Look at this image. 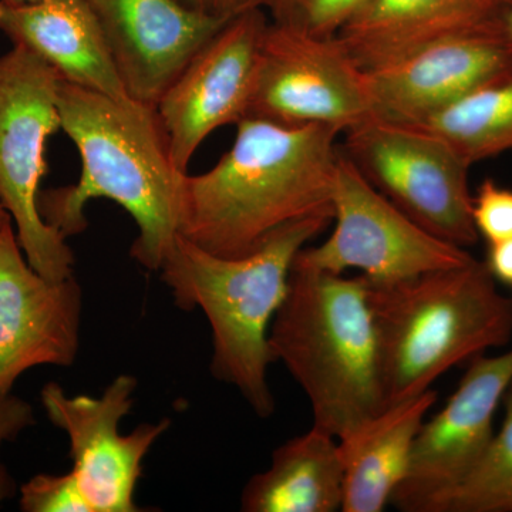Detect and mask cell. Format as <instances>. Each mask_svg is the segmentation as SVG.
Wrapping results in <instances>:
<instances>
[{"label": "cell", "mask_w": 512, "mask_h": 512, "mask_svg": "<svg viewBox=\"0 0 512 512\" xmlns=\"http://www.w3.org/2000/svg\"><path fill=\"white\" fill-rule=\"evenodd\" d=\"M57 106L62 130L82 158V175L77 184L40 191L43 220L67 239L89 225L84 208L90 201H114L138 228L131 258L160 271L180 235L188 173L174 163L156 107L63 79Z\"/></svg>", "instance_id": "1"}, {"label": "cell", "mask_w": 512, "mask_h": 512, "mask_svg": "<svg viewBox=\"0 0 512 512\" xmlns=\"http://www.w3.org/2000/svg\"><path fill=\"white\" fill-rule=\"evenodd\" d=\"M339 134L245 117L221 160L185 177L180 234L211 254L237 258L292 222L333 218Z\"/></svg>", "instance_id": "2"}, {"label": "cell", "mask_w": 512, "mask_h": 512, "mask_svg": "<svg viewBox=\"0 0 512 512\" xmlns=\"http://www.w3.org/2000/svg\"><path fill=\"white\" fill-rule=\"evenodd\" d=\"M332 217L292 222L251 254L225 258L188 241L175 239L161 265V281L175 305L200 308L210 322L215 379L235 387L262 419L274 416L268 384L272 360L269 329L288 289L296 255L329 227Z\"/></svg>", "instance_id": "3"}, {"label": "cell", "mask_w": 512, "mask_h": 512, "mask_svg": "<svg viewBox=\"0 0 512 512\" xmlns=\"http://www.w3.org/2000/svg\"><path fill=\"white\" fill-rule=\"evenodd\" d=\"M268 340L311 402L316 429L342 440L386 409L366 276L293 261Z\"/></svg>", "instance_id": "4"}, {"label": "cell", "mask_w": 512, "mask_h": 512, "mask_svg": "<svg viewBox=\"0 0 512 512\" xmlns=\"http://www.w3.org/2000/svg\"><path fill=\"white\" fill-rule=\"evenodd\" d=\"M367 298L386 406L427 392L454 366L512 339V296L477 259L402 281L367 279Z\"/></svg>", "instance_id": "5"}, {"label": "cell", "mask_w": 512, "mask_h": 512, "mask_svg": "<svg viewBox=\"0 0 512 512\" xmlns=\"http://www.w3.org/2000/svg\"><path fill=\"white\" fill-rule=\"evenodd\" d=\"M60 79L26 47L13 46L0 56V201L29 265L50 281L73 276L76 261L67 239L43 220L37 205L47 173V140L62 130Z\"/></svg>", "instance_id": "6"}, {"label": "cell", "mask_w": 512, "mask_h": 512, "mask_svg": "<svg viewBox=\"0 0 512 512\" xmlns=\"http://www.w3.org/2000/svg\"><path fill=\"white\" fill-rule=\"evenodd\" d=\"M345 134L342 153L407 217L458 247L477 244L471 164L444 138L379 119L357 124Z\"/></svg>", "instance_id": "7"}, {"label": "cell", "mask_w": 512, "mask_h": 512, "mask_svg": "<svg viewBox=\"0 0 512 512\" xmlns=\"http://www.w3.org/2000/svg\"><path fill=\"white\" fill-rule=\"evenodd\" d=\"M245 117L345 133L375 116L366 72L338 37L269 22Z\"/></svg>", "instance_id": "8"}, {"label": "cell", "mask_w": 512, "mask_h": 512, "mask_svg": "<svg viewBox=\"0 0 512 512\" xmlns=\"http://www.w3.org/2000/svg\"><path fill=\"white\" fill-rule=\"evenodd\" d=\"M332 234L319 247L302 248L295 262L345 274L357 269L370 281L393 282L473 262L467 248L421 228L360 174L339 151L333 192Z\"/></svg>", "instance_id": "9"}, {"label": "cell", "mask_w": 512, "mask_h": 512, "mask_svg": "<svg viewBox=\"0 0 512 512\" xmlns=\"http://www.w3.org/2000/svg\"><path fill=\"white\" fill-rule=\"evenodd\" d=\"M138 382L120 375L100 397L67 396L59 383H47L40 393L49 420L67 434L72 473L93 512H138L134 494L143 460L170 429L171 420L140 424L120 434V421L131 412Z\"/></svg>", "instance_id": "10"}, {"label": "cell", "mask_w": 512, "mask_h": 512, "mask_svg": "<svg viewBox=\"0 0 512 512\" xmlns=\"http://www.w3.org/2000/svg\"><path fill=\"white\" fill-rule=\"evenodd\" d=\"M268 23L262 6L232 16L158 101L156 110L171 156L185 173L198 148L215 130L237 126L247 116Z\"/></svg>", "instance_id": "11"}, {"label": "cell", "mask_w": 512, "mask_h": 512, "mask_svg": "<svg viewBox=\"0 0 512 512\" xmlns=\"http://www.w3.org/2000/svg\"><path fill=\"white\" fill-rule=\"evenodd\" d=\"M512 383V348L477 356L433 419L414 441L403 483L392 497L404 512H431L434 504L471 473L495 434V414Z\"/></svg>", "instance_id": "12"}, {"label": "cell", "mask_w": 512, "mask_h": 512, "mask_svg": "<svg viewBox=\"0 0 512 512\" xmlns=\"http://www.w3.org/2000/svg\"><path fill=\"white\" fill-rule=\"evenodd\" d=\"M83 292L73 276L37 274L13 225L0 234V396L32 367H69L80 349Z\"/></svg>", "instance_id": "13"}, {"label": "cell", "mask_w": 512, "mask_h": 512, "mask_svg": "<svg viewBox=\"0 0 512 512\" xmlns=\"http://www.w3.org/2000/svg\"><path fill=\"white\" fill-rule=\"evenodd\" d=\"M373 119L417 126L471 94L512 80L507 33L454 37L366 72Z\"/></svg>", "instance_id": "14"}, {"label": "cell", "mask_w": 512, "mask_h": 512, "mask_svg": "<svg viewBox=\"0 0 512 512\" xmlns=\"http://www.w3.org/2000/svg\"><path fill=\"white\" fill-rule=\"evenodd\" d=\"M128 97L157 107L229 16L180 0H89Z\"/></svg>", "instance_id": "15"}, {"label": "cell", "mask_w": 512, "mask_h": 512, "mask_svg": "<svg viewBox=\"0 0 512 512\" xmlns=\"http://www.w3.org/2000/svg\"><path fill=\"white\" fill-rule=\"evenodd\" d=\"M501 0H366L338 39L360 69H380L454 37L505 33Z\"/></svg>", "instance_id": "16"}, {"label": "cell", "mask_w": 512, "mask_h": 512, "mask_svg": "<svg viewBox=\"0 0 512 512\" xmlns=\"http://www.w3.org/2000/svg\"><path fill=\"white\" fill-rule=\"evenodd\" d=\"M0 30L52 66L66 82L128 97L100 20L89 0H0Z\"/></svg>", "instance_id": "17"}, {"label": "cell", "mask_w": 512, "mask_h": 512, "mask_svg": "<svg viewBox=\"0 0 512 512\" xmlns=\"http://www.w3.org/2000/svg\"><path fill=\"white\" fill-rule=\"evenodd\" d=\"M437 392L390 404L345 439L338 440L345 490L343 512H382L409 468L414 441Z\"/></svg>", "instance_id": "18"}, {"label": "cell", "mask_w": 512, "mask_h": 512, "mask_svg": "<svg viewBox=\"0 0 512 512\" xmlns=\"http://www.w3.org/2000/svg\"><path fill=\"white\" fill-rule=\"evenodd\" d=\"M345 473L339 443L312 427L272 453L271 466L255 474L241 495L245 512L342 510Z\"/></svg>", "instance_id": "19"}, {"label": "cell", "mask_w": 512, "mask_h": 512, "mask_svg": "<svg viewBox=\"0 0 512 512\" xmlns=\"http://www.w3.org/2000/svg\"><path fill=\"white\" fill-rule=\"evenodd\" d=\"M414 127L444 138L471 165L510 151L512 80L471 94Z\"/></svg>", "instance_id": "20"}, {"label": "cell", "mask_w": 512, "mask_h": 512, "mask_svg": "<svg viewBox=\"0 0 512 512\" xmlns=\"http://www.w3.org/2000/svg\"><path fill=\"white\" fill-rule=\"evenodd\" d=\"M503 404V424L484 456L431 512H512V383Z\"/></svg>", "instance_id": "21"}, {"label": "cell", "mask_w": 512, "mask_h": 512, "mask_svg": "<svg viewBox=\"0 0 512 512\" xmlns=\"http://www.w3.org/2000/svg\"><path fill=\"white\" fill-rule=\"evenodd\" d=\"M366 0H259L272 23L332 37L362 8Z\"/></svg>", "instance_id": "22"}, {"label": "cell", "mask_w": 512, "mask_h": 512, "mask_svg": "<svg viewBox=\"0 0 512 512\" xmlns=\"http://www.w3.org/2000/svg\"><path fill=\"white\" fill-rule=\"evenodd\" d=\"M25 512H93L72 471L60 476L39 474L20 487Z\"/></svg>", "instance_id": "23"}, {"label": "cell", "mask_w": 512, "mask_h": 512, "mask_svg": "<svg viewBox=\"0 0 512 512\" xmlns=\"http://www.w3.org/2000/svg\"><path fill=\"white\" fill-rule=\"evenodd\" d=\"M474 228L487 244L512 238V190L485 178L473 195Z\"/></svg>", "instance_id": "24"}, {"label": "cell", "mask_w": 512, "mask_h": 512, "mask_svg": "<svg viewBox=\"0 0 512 512\" xmlns=\"http://www.w3.org/2000/svg\"><path fill=\"white\" fill-rule=\"evenodd\" d=\"M36 423L33 407L12 393L0 396V448L18 439L22 431ZM16 493V483L8 468L0 461V505Z\"/></svg>", "instance_id": "25"}, {"label": "cell", "mask_w": 512, "mask_h": 512, "mask_svg": "<svg viewBox=\"0 0 512 512\" xmlns=\"http://www.w3.org/2000/svg\"><path fill=\"white\" fill-rule=\"evenodd\" d=\"M483 262L494 281L512 292V238L487 244Z\"/></svg>", "instance_id": "26"}, {"label": "cell", "mask_w": 512, "mask_h": 512, "mask_svg": "<svg viewBox=\"0 0 512 512\" xmlns=\"http://www.w3.org/2000/svg\"><path fill=\"white\" fill-rule=\"evenodd\" d=\"M259 5V0H212V12L222 16H235L242 10Z\"/></svg>", "instance_id": "27"}, {"label": "cell", "mask_w": 512, "mask_h": 512, "mask_svg": "<svg viewBox=\"0 0 512 512\" xmlns=\"http://www.w3.org/2000/svg\"><path fill=\"white\" fill-rule=\"evenodd\" d=\"M184 5L190 6L192 9L204 10V12H212V0H180Z\"/></svg>", "instance_id": "28"}, {"label": "cell", "mask_w": 512, "mask_h": 512, "mask_svg": "<svg viewBox=\"0 0 512 512\" xmlns=\"http://www.w3.org/2000/svg\"><path fill=\"white\" fill-rule=\"evenodd\" d=\"M12 222L9 212L6 211V208L3 207L2 201H0V234H2L3 229L12 225Z\"/></svg>", "instance_id": "29"}, {"label": "cell", "mask_w": 512, "mask_h": 512, "mask_svg": "<svg viewBox=\"0 0 512 512\" xmlns=\"http://www.w3.org/2000/svg\"><path fill=\"white\" fill-rule=\"evenodd\" d=\"M504 29L507 36L512 40V2L504 13Z\"/></svg>", "instance_id": "30"}, {"label": "cell", "mask_w": 512, "mask_h": 512, "mask_svg": "<svg viewBox=\"0 0 512 512\" xmlns=\"http://www.w3.org/2000/svg\"><path fill=\"white\" fill-rule=\"evenodd\" d=\"M5 2H10V3H33V2H40V0H5Z\"/></svg>", "instance_id": "31"}, {"label": "cell", "mask_w": 512, "mask_h": 512, "mask_svg": "<svg viewBox=\"0 0 512 512\" xmlns=\"http://www.w3.org/2000/svg\"><path fill=\"white\" fill-rule=\"evenodd\" d=\"M501 2L511 3V2H512V0H501Z\"/></svg>", "instance_id": "32"}]
</instances>
